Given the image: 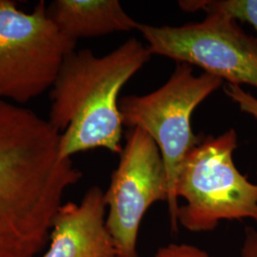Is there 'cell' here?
Listing matches in <instances>:
<instances>
[{
    "instance_id": "cell-1",
    "label": "cell",
    "mask_w": 257,
    "mask_h": 257,
    "mask_svg": "<svg viewBox=\"0 0 257 257\" xmlns=\"http://www.w3.org/2000/svg\"><path fill=\"white\" fill-rule=\"evenodd\" d=\"M59 145L48 119L0 99V257L45 248L65 193L82 177Z\"/></svg>"
},
{
    "instance_id": "cell-2",
    "label": "cell",
    "mask_w": 257,
    "mask_h": 257,
    "mask_svg": "<svg viewBox=\"0 0 257 257\" xmlns=\"http://www.w3.org/2000/svg\"><path fill=\"white\" fill-rule=\"evenodd\" d=\"M151 55L148 47L131 38L107 55L84 49L65 58L52 87L48 118L60 134L62 158L99 148L122 152L119 93Z\"/></svg>"
},
{
    "instance_id": "cell-3",
    "label": "cell",
    "mask_w": 257,
    "mask_h": 257,
    "mask_svg": "<svg viewBox=\"0 0 257 257\" xmlns=\"http://www.w3.org/2000/svg\"><path fill=\"white\" fill-rule=\"evenodd\" d=\"M238 137L230 128L218 137H202L184 159L175 194L178 225L192 232L215 230L221 221L257 222V184L240 173L233 161Z\"/></svg>"
},
{
    "instance_id": "cell-4",
    "label": "cell",
    "mask_w": 257,
    "mask_h": 257,
    "mask_svg": "<svg viewBox=\"0 0 257 257\" xmlns=\"http://www.w3.org/2000/svg\"><path fill=\"white\" fill-rule=\"evenodd\" d=\"M223 84L207 73L193 74V66L177 63L169 80L144 95H127L119 100L123 126L140 128L153 138L165 164L168 207L173 231L179 225V206L175 197L176 177L184 159L201 140L192 128L194 110Z\"/></svg>"
},
{
    "instance_id": "cell-5",
    "label": "cell",
    "mask_w": 257,
    "mask_h": 257,
    "mask_svg": "<svg viewBox=\"0 0 257 257\" xmlns=\"http://www.w3.org/2000/svg\"><path fill=\"white\" fill-rule=\"evenodd\" d=\"M75 46L44 1L27 14L16 2L0 0V99L21 106L52 89Z\"/></svg>"
},
{
    "instance_id": "cell-6",
    "label": "cell",
    "mask_w": 257,
    "mask_h": 257,
    "mask_svg": "<svg viewBox=\"0 0 257 257\" xmlns=\"http://www.w3.org/2000/svg\"><path fill=\"white\" fill-rule=\"evenodd\" d=\"M151 55L202 68L205 73L257 89V37L220 12L208 13L198 23L182 26L138 24Z\"/></svg>"
},
{
    "instance_id": "cell-7",
    "label": "cell",
    "mask_w": 257,
    "mask_h": 257,
    "mask_svg": "<svg viewBox=\"0 0 257 257\" xmlns=\"http://www.w3.org/2000/svg\"><path fill=\"white\" fill-rule=\"evenodd\" d=\"M165 164L156 142L142 128L128 130L119 163L105 193L106 226L118 257H139L138 233L148 210L167 202Z\"/></svg>"
},
{
    "instance_id": "cell-8",
    "label": "cell",
    "mask_w": 257,
    "mask_h": 257,
    "mask_svg": "<svg viewBox=\"0 0 257 257\" xmlns=\"http://www.w3.org/2000/svg\"><path fill=\"white\" fill-rule=\"evenodd\" d=\"M105 193L90 188L80 203L62 204L55 214L43 257H118L106 226Z\"/></svg>"
},
{
    "instance_id": "cell-9",
    "label": "cell",
    "mask_w": 257,
    "mask_h": 257,
    "mask_svg": "<svg viewBox=\"0 0 257 257\" xmlns=\"http://www.w3.org/2000/svg\"><path fill=\"white\" fill-rule=\"evenodd\" d=\"M47 11L65 36L76 42L80 38L137 30L139 24L117 0H56Z\"/></svg>"
},
{
    "instance_id": "cell-10",
    "label": "cell",
    "mask_w": 257,
    "mask_h": 257,
    "mask_svg": "<svg viewBox=\"0 0 257 257\" xmlns=\"http://www.w3.org/2000/svg\"><path fill=\"white\" fill-rule=\"evenodd\" d=\"M181 8L187 12L204 10L207 13L220 12L236 21L250 24L257 33V0L183 1Z\"/></svg>"
},
{
    "instance_id": "cell-11",
    "label": "cell",
    "mask_w": 257,
    "mask_h": 257,
    "mask_svg": "<svg viewBox=\"0 0 257 257\" xmlns=\"http://www.w3.org/2000/svg\"><path fill=\"white\" fill-rule=\"evenodd\" d=\"M224 92L230 100L234 102L241 111L257 120V97L245 91L241 86L228 84Z\"/></svg>"
},
{
    "instance_id": "cell-12",
    "label": "cell",
    "mask_w": 257,
    "mask_h": 257,
    "mask_svg": "<svg viewBox=\"0 0 257 257\" xmlns=\"http://www.w3.org/2000/svg\"><path fill=\"white\" fill-rule=\"evenodd\" d=\"M153 257H214L191 244L171 243L158 248Z\"/></svg>"
},
{
    "instance_id": "cell-13",
    "label": "cell",
    "mask_w": 257,
    "mask_h": 257,
    "mask_svg": "<svg viewBox=\"0 0 257 257\" xmlns=\"http://www.w3.org/2000/svg\"><path fill=\"white\" fill-rule=\"evenodd\" d=\"M241 257H257V230L247 228L241 248Z\"/></svg>"
},
{
    "instance_id": "cell-14",
    "label": "cell",
    "mask_w": 257,
    "mask_h": 257,
    "mask_svg": "<svg viewBox=\"0 0 257 257\" xmlns=\"http://www.w3.org/2000/svg\"><path fill=\"white\" fill-rule=\"evenodd\" d=\"M256 175H257V170H256Z\"/></svg>"
}]
</instances>
